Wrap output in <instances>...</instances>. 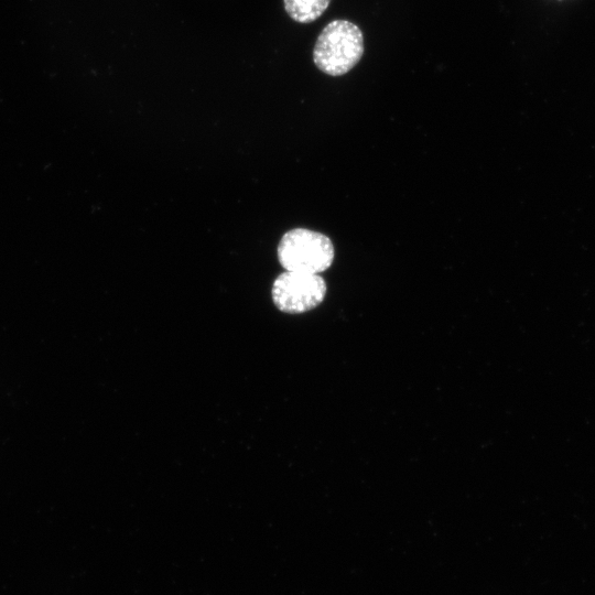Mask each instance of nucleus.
I'll use <instances>...</instances> for the list:
<instances>
[{
	"label": "nucleus",
	"mask_w": 595,
	"mask_h": 595,
	"mask_svg": "<svg viewBox=\"0 0 595 595\" xmlns=\"http://www.w3.org/2000/svg\"><path fill=\"white\" fill-rule=\"evenodd\" d=\"M364 54L361 30L347 20H333L317 36L313 50L315 66L329 76H342L357 65Z\"/></svg>",
	"instance_id": "f257e3e1"
},
{
	"label": "nucleus",
	"mask_w": 595,
	"mask_h": 595,
	"mask_svg": "<svg viewBox=\"0 0 595 595\" xmlns=\"http://www.w3.org/2000/svg\"><path fill=\"white\" fill-rule=\"evenodd\" d=\"M334 255L327 236L306 228L286 231L278 245V259L285 271L317 274L331 267Z\"/></svg>",
	"instance_id": "f03ea898"
},
{
	"label": "nucleus",
	"mask_w": 595,
	"mask_h": 595,
	"mask_svg": "<svg viewBox=\"0 0 595 595\" xmlns=\"http://www.w3.org/2000/svg\"><path fill=\"white\" fill-rule=\"evenodd\" d=\"M288 15L299 23H312L328 8L331 0H283Z\"/></svg>",
	"instance_id": "20e7f679"
},
{
	"label": "nucleus",
	"mask_w": 595,
	"mask_h": 595,
	"mask_svg": "<svg viewBox=\"0 0 595 595\" xmlns=\"http://www.w3.org/2000/svg\"><path fill=\"white\" fill-rule=\"evenodd\" d=\"M326 283L313 273L285 271L272 285V300L282 312L300 314L320 305L326 295Z\"/></svg>",
	"instance_id": "7ed1b4c3"
}]
</instances>
